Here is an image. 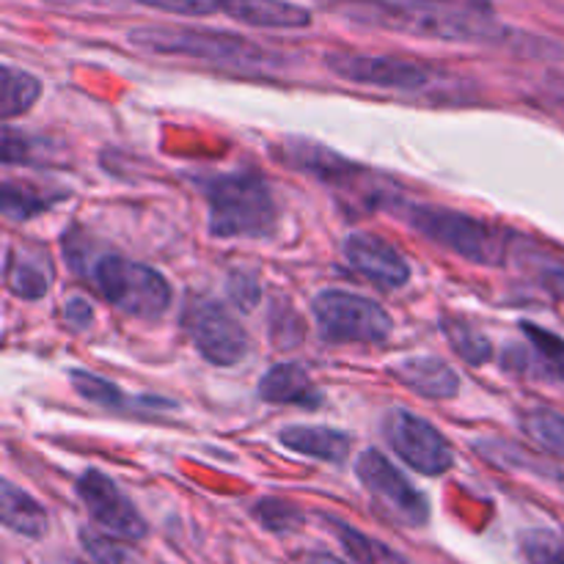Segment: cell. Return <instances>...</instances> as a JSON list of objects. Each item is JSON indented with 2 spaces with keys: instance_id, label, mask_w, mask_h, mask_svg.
Wrapping results in <instances>:
<instances>
[{
  "instance_id": "1",
  "label": "cell",
  "mask_w": 564,
  "mask_h": 564,
  "mask_svg": "<svg viewBox=\"0 0 564 564\" xmlns=\"http://www.w3.org/2000/svg\"><path fill=\"white\" fill-rule=\"evenodd\" d=\"M317 3L352 25L441 39V42H499L510 33L499 25L496 14H444L405 0H317Z\"/></svg>"
},
{
  "instance_id": "2",
  "label": "cell",
  "mask_w": 564,
  "mask_h": 564,
  "mask_svg": "<svg viewBox=\"0 0 564 564\" xmlns=\"http://www.w3.org/2000/svg\"><path fill=\"white\" fill-rule=\"evenodd\" d=\"M127 42L143 53L202 61V64L242 72V75H264L284 66V55L275 50L262 47L237 33L213 31V28L141 25L127 33Z\"/></svg>"
},
{
  "instance_id": "3",
  "label": "cell",
  "mask_w": 564,
  "mask_h": 564,
  "mask_svg": "<svg viewBox=\"0 0 564 564\" xmlns=\"http://www.w3.org/2000/svg\"><path fill=\"white\" fill-rule=\"evenodd\" d=\"M209 235L218 240H268L279 229V204L268 180L257 171H229L204 185Z\"/></svg>"
},
{
  "instance_id": "4",
  "label": "cell",
  "mask_w": 564,
  "mask_h": 564,
  "mask_svg": "<svg viewBox=\"0 0 564 564\" xmlns=\"http://www.w3.org/2000/svg\"><path fill=\"white\" fill-rule=\"evenodd\" d=\"M389 207L413 231L424 235L435 246L457 253L466 262L488 264V268H499V264L507 262L510 237L499 226L488 224V220L474 218L468 213H457V209L435 207V204L391 202Z\"/></svg>"
},
{
  "instance_id": "5",
  "label": "cell",
  "mask_w": 564,
  "mask_h": 564,
  "mask_svg": "<svg viewBox=\"0 0 564 564\" xmlns=\"http://www.w3.org/2000/svg\"><path fill=\"white\" fill-rule=\"evenodd\" d=\"M94 286L119 312L138 319H158L171 308L174 292L160 270L124 257H102L91 268Z\"/></svg>"
},
{
  "instance_id": "6",
  "label": "cell",
  "mask_w": 564,
  "mask_h": 564,
  "mask_svg": "<svg viewBox=\"0 0 564 564\" xmlns=\"http://www.w3.org/2000/svg\"><path fill=\"white\" fill-rule=\"evenodd\" d=\"M319 336L330 345H380L394 323L380 303L347 290H325L312 301Z\"/></svg>"
},
{
  "instance_id": "7",
  "label": "cell",
  "mask_w": 564,
  "mask_h": 564,
  "mask_svg": "<svg viewBox=\"0 0 564 564\" xmlns=\"http://www.w3.org/2000/svg\"><path fill=\"white\" fill-rule=\"evenodd\" d=\"M325 66L341 80L358 83V86L383 88V91L422 94L438 86L441 69L424 64V61L400 58V55H372V53H347L334 50L325 55Z\"/></svg>"
},
{
  "instance_id": "8",
  "label": "cell",
  "mask_w": 564,
  "mask_h": 564,
  "mask_svg": "<svg viewBox=\"0 0 564 564\" xmlns=\"http://www.w3.org/2000/svg\"><path fill=\"white\" fill-rule=\"evenodd\" d=\"M356 474L386 518L408 529H419L430 521V505L424 494L408 482L405 474L383 452H361L356 460Z\"/></svg>"
},
{
  "instance_id": "9",
  "label": "cell",
  "mask_w": 564,
  "mask_h": 564,
  "mask_svg": "<svg viewBox=\"0 0 564 564\" xmlns=\"http://www.w3.org/2000/svg\"><path fill=\"white\" fill-rule=\"evenodd\" d=\"M383 438L405 466L424 474V477H441L455 463V452H452L446 435L408 408H391L386 413Z\"/></svg>"
},
{
  "instance_id": "10",
  "label": "cell",
  "mask_w": 564,
  "mask_h": 564,
  "mask_svg": "<svg viewBox=\"0 0 564 564\" xmlns=\"http://www.w3.org/2000/svg\"><path fill=\"white\" fill-rule=\"evenodd\" d=\"M182 328L191 336L196 350L215 367H235L248 356V347H251V339L235 314L213 297H198L187 303L182 312Z\"/></svg>"
},
{
  "instance_id": "11",
  "label": "cell",
  "mask_w": 564,
  "mask_h": 564,
  "mask_svg": "<svg viewBox=\"0 0 564 564\" xmlns=\"http://www.w3.org/2000/svg\"><path fill=\"white\" fill-rule=\"evenodd\" d=\"M77 499L99 529L119 540H143L149 534L147 518L138 512L130 496L99 468H88L75 482Z\"/></svg>"
},
{
  "instance_id": "12",
  "label": "cell",
  "mask_w": 564,
  "mask_h": 564,
  "mask_svg": "<svg viewBox=\"0 0 564 564\" xmlns=\"http://www.w3.org/2000/svg\"><path fill=\"white\" fill-rule=\"evenodd\" d=\"M345 259L358 275L380 290H400L411 281V264L389 240L367 231H352L345 240Z\"/></svg>"
},
{
  "instance_id": "13",
  "label": "cell",
  "mask_w": 564,
  "mask_h": 564,
  "mask_svg": "<svg viewBox=\"0 0 564 564\" xmlns=\"http://www.w3.org/2000/svg\"><path fill=\"white\" fill-rule=\"evenodd\" d=\"M281 160L290 165H295L303 174H312L317 180H323L325 185H334L339 191L345 187H352V191H361L358 182L367 180V171L352 165L350 160H345L341 154L330 152V149L317 147V143L308 141H286L284 149H281Z\"/></svg>"
},
{
  "instance_id": "14",
  "label": "cell",
  "mask_w": 564,
  "mask_h": 564,
  "mask_svg": "<svg viewBox=\"0 0 564 564\" xmlns=\"http://www.w3.org/2000/svg\"><path fill=\"white\" fill-rule=\"evenodd\" d=\"M529 345L512 347L505 352V367L510 372L529 375L538 380H562L564 378V341L554 334H545L538 325L523 323Z\"/></svg>"
},
{
  "instance_id": "15",
  "label": "cell",
  "mask_w": 564,
  "mask_h": 564,
  "mask_svg": "<svg viewBox=\"0 0 564 564\" xmlns=\"http://www.w3.org/2000/svg\"><path fill=\"white\" fill-rule=\"evenodd\" d=\"M218 14L268 31H301L312 25V11L292 0H218Z\"/></svg>"
},
{
  "instance_id": "16",
  "label": "cell",
  "mask_w": 564,
  "mask_h": 564,
  "mask_svg": "<svg viewBox=\"0 0 564 564\" xmlns=\"http://www.w3.org/2000/svg\"><path fill=\"white\" fill-rule=\"evenodd\" d=\"M391 375L427 400H452L460 391V378L446 361L435 356H411L391 364Z\"/></svg>"
},
{
  "instance_id": "17",
  "label": "cell",
  "mask_w": 564,
  "mask_h": 564,
  "mask_svg": "<svg viewBox=\"0 0 564 564\" xmlns=\"http://www.w3.org/2000/svg\"><path fill=\"white\" fill-rule=\"evenodd\" d=\"M257 391L259 400L270 402V405L317 408L323 402V394L314 386L308 369L297 361L275 364L273 369H268L262 375V380H259Z\"/></svg>"
},
{
  "instance_id": "18",
  "label": "cell",
  "mask_w": 564,
  "mask_h": 564,
  "mask_svg": "<svg viewBox=\"0 0 564 564\" xmlns=\"http://www.w3.org/2000/svg\"><path fill=\"white\" fill-rule=\"evenodd\" d=\"M279 441L295 455L336 463V466H341L352 449L350 435L334 427H323V424H290V427L281 430Z\"/></svg>"
},
{
  "instance_id": "19",
  "label": "cell",
  "mask_w": 564,
  "mask_h": 564,
  "mask_svg": "<svg viewBox=\"0 0 564 564\" xmlns=\"http://www.w3.org/2000/svg\"><path fill=\"white\" fill-rule=\"evenodd\" d=\"M0 518L9 532L28 540H42L50 529V516L28 490L17 488L11 479L0 485Z\"/></svg>"
},
{
  "instance_id": "20",
  "label": "cell",
  "mask_w": 564,
  "mask_h": 564,
  "mask_svg": "<svg viewBox=\"0 0 564 564\" xmlns=\"http://www.w3.org/2000/svg\"><path fill=\"white\" fill-rule=\"evenodd\" d=\"M50 264L47 257L31 251H6V286L22 301H39L50 290Z\"/></svg>"
},
{
  "instance_id": "21",
  "label": "cell",
  "mask_w": 564,
  "mask_h": 564,
  "mask_svg": "<svg viewBox=\"0 0 564 564\" xmlns=\"http://www.w3.org/2000/svg\"><path fill=\"white\" fill-rule=\"evenodd\" d=\"M323 521L325 527L336 534V540L345 545V551L352 556L356 564H411L405 556L397 554L394 549H389V545L380 543V540L367 538V534L352 529L350 523L339 521V518L323 516Z\"/></svg>"
},
{
  "instance_id": "22",
  "label": "cell",
  "mask_w": 564,
  "mask_h": 564,
  "mask_svg": "<svg viewBox=\"0 0 564 564\" xmlns=\"http://www.w3.org/2000/svg\"><path fill=\"white\" fill-rule=\"evenodd\" d=\"M39 97H42V83L36 75L3 64V69H0V116H3V121L28 113Z\"/></svg>"
},
{
  "instance_id": "23",
  "label": "cell",
  "mask_w": 564,
  "mask_h": 564,
  "mask_svg": "<svg viewBox=\"0 0 564 564\" xmlns=\"http://www.w3.org/2000/svg\"><path fill=\"white\" fill-rule=\"evenodd\" d=\"M69 383L88 405L102 408V411H135V408L141 405V397H138V400H127L124 391H121L119 386L99 378V375L86 372V369H72Z\"/></svg>"
},
{
  "instance_id": "24",
  "label": "cell",
  "mask_w": 564,
  "mask_h": 564,
  "mask_svg": "<svg viewBox=\"0 0 564 564\" xmlns=\"http://www.w3.org/2000/svg\"><path fill=\"white\" fill-rule=\"evenodd\" d=\"M441 330H444L446 341L452 345V350L463 358L471 367H482L485 361H490L494 356V347H490V339L477 330L474 325L463 323L457 317H444L441 319Z\"/></svg>"
},
{
  "instance_id": "25",
  "label": "cell",
  "mask_w": 564,
  "mask_h": 564,
  "mask_svg": "<svg viewBox=\"0 0 564 564\" xmlns=\"http://www.w3.org/2000/svg\"><path fill=\"white\" fill-rule=\"evenodd\" d=\"M518 549L523 564H564V534L554 529H529Z\"/></svg>"
},
{
  "instance_id": "26",
  "label": "cell",
  "mask_w": 564,
  "mask_h": 564,
  "mask_svg": "<svg viewBox=\"0 0 564 564\" xmlns=\"http://www.w3.org/2000/svg\"><path fill=\"white\" fill-rule=\"evenodd\" d=\"M521 424L534 444L549 449L551 455L564 457V413L532 411L523 416Z\"/></svg>"
},
{
  "instance_id": "27",
  "label": "cell",
  "mask_w": 564,
  "mask_h": 564,
  "mask_svg": "<svg viewBox=\"0 0 564 564\" xmlns=\"http://www.w3.org/2000/svg\"><path fill=\"white\" fill-rule=\"evenodd\" d=\"M80 545L94 564H141L135 551L113 540V534H99L94 529H80Z\"/></svg>"
},
{
  "instance_id": "28",
  "label": "cell",
  "mask_w": 564,
  "mask_h": 564,
  "mask_svg": "<svg viewBox=\"0 0 564 564\" xmlns=\"http://www.w3.org/2000/svg\"><path fill=\"white\" fill-rule=\"evenodd\" d=\"M253 518L262 523L268 532L275 534H290L303 527V512L295 505L281 499H259L253 507Z\"/></svg>"
},
{
  "instance_id": "29",
  "label": "cell",
  "mask_w": 564,
  "mask_h": 564,
  "mask_svg": "<svg viewBox=\"0 0 564 564\" xmlns=\"http://www.w3.org/2000/svg\"><path fill=\"white\" fill-rule=\"evenodd\" d=\"M55 198L39 196L36 187L17 185V182H3V215L14 220H28L36 213L47 209Z\"/></svg>"
},
{
  "instance_id": "30",
  "label": "cell",
  "mask_w": 564,
  "mask_h": 564,
  "mask_svg": "<svg viewBox=\"0 0 564 564\" xmlns=\"http://www.w3.org/2000/svg\"><path fill=\"white\" fill-rule=\"evenodd\" d=\"M226 292H229L235 306L242 308V312H251V308H257V303L262 301V286H259V281L253 279V275L242 273V270H235V273L229 275Z\"/></svg>"
},
{
  "instance_id": "31",
  "label": "cell",
  "mask_w": 564,
  "mask_h": 564,
  "mask_svg": "<svg viewBox=\"0 0 564 564\" xmlns=\"http://www.w3.org/2000/svg\"><path fill=\"white\" fill-rule=\"evenodd\" d=\"M147 9L165 11L176 17H209L218 14V0H135Z\"/></svg>"
},
{
  "instance_id": "32",
  "label": "cell",
  "mask_w": 564,
  "mask_h": 564,
  "mask_svg": "<svg viewBox=\"0 0 564 564\" xmlns=\"http://www.w3.org/2000/svg\"><path fill=\"white\" fill-rule=\"evenodd\" d=\"M405 3L422 6V9L444 11V14H474V17L496 14L490 0H405Z\"/></svg>"
},
{
  "instance_id": "33",
  "label": "cell",
  "mask_w": 564,
  "mask_h": 564,
  "mask_svg": "<svg viewBox=\"0 0 564 564\" xmlns=\"http://www.w3.org/2000/svg\"><path fill=\"white\" fill-rule=\"evenodd\" d=\"M64 317L69 319L72 328H88V325H91V319H94L91 303H88L86 297H80V295H72L69 301L64 303Z\"/></svg>"
},
{
  "instance_id": "34",
  "label": "cell",
  "mask_w": 564,
  "mask_h": 564,
  "mask_svg": "<svg viewBox=\"0 0 564 564\" xmlns=\"http://www.w3.org/2000/svg\"><path fill=\"white\" fill-rule=\"evenodd\" d=\"M543 284L545 290L551 292V295L556 297V301L564 303V270L562 268H551L543 273Z\"/></svg>"
},
{
  "instance_id": "35",
  "label": "cell",
  "mask_w": 564,
  "mask_h": 564,
  "mask_svg": "<svg viewBox=\"0 0 564 564\" xmlns=\"http://www.w3.org/2000/svg\"><path fill=\"white\" fill-rule=\"evenodd\" d=\"M303 564H350V562L339 560V556L334 554H323V551H317V554H308L306 560H303Z\"/></svg>"
},
{
  "instance_id": "36",
  "label": "cell",
  "mask_w": 564,
  "mask_h": 564,
  "mask_svg": "<svg viewBox=\"0 0 564 564\" xmlns=\"http://www.w3.org/2000/svg\"><path fill=\"white\" fill-rule=\"evenodd\" d=\"M549 97H551V102H554V108H560L564 113V83H556V86H551Z\"/></svg>"
},
{
  "instance_id": "37",
  "label": "cell",
  "mask_w": 564,
  "mask_h": 564,
  "mask_svg": "<svg viewBox=\"0 0 564 564\" xmlns=\"http://www.w3.org/2000/svg\"><path fill=\"white\" fill-rule=\"evenodd\" d=\"M61 564H83V562H77V560H66V562H61Z\"/></svg>"
}]
</instances>
